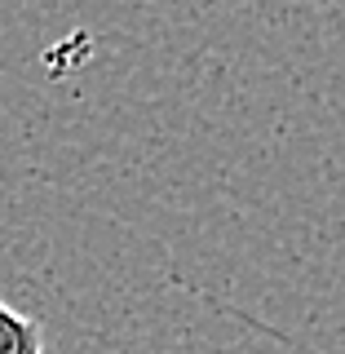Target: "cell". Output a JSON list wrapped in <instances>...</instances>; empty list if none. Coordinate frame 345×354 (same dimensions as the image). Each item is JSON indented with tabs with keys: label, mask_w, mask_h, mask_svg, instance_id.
<instances>
[{
	"label": "cell",
	"mask_w": 345,
	"mask_h": 354,
	"mask_svg": "<svg viewBox=\"0 0 345 354\" xmlns=\"http://www.w3.org/2000/svg\"><path fill=\"white\" fill-rule=\"evenodd\" d=\"M0 354H44V328L40 319L18 315L0 301Z\"/></svg>",
	"instance_id": "1"
}]
</instances>
